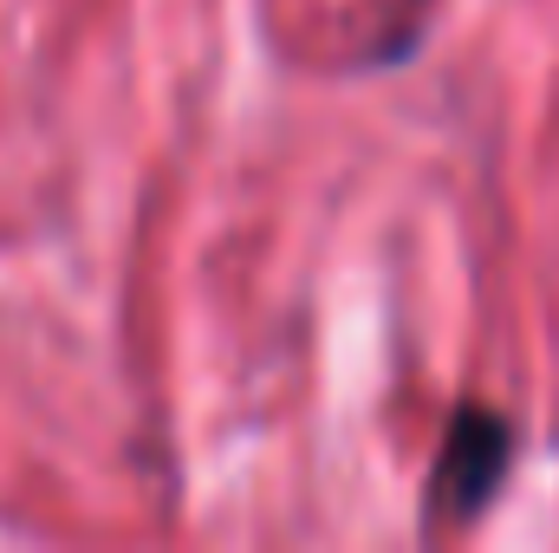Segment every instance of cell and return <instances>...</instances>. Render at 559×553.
Masks as SVG:
<instances>
[{"label": "cell", "instance_id": "6da1fadb", "mask_svg": "<svg viewBox=\"0 0 559 553\" xmlns=\"http://www.w3.org/2000/svg\"><path fill=\"white\" fill-rule=\"evenodd\" d=\"M514 449H521V430L514 416L495 411V404H455L442 423V443H436V462H429V482H423V528H468L481 521L508 475H514Z\"/></svg>", "mask_w": 559, "mask_h": 553}]
</instances>
